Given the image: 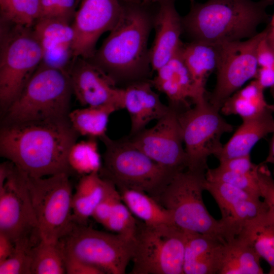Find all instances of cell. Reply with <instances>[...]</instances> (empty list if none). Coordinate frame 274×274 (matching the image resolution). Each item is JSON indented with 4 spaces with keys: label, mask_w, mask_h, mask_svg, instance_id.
I'll list each match as a JSON object with an SVG mask.
<instances>
[{
    "label": "cell",
    "mask_w": 274,
    "mask_h": 274,
    "mask_svg": "<svg viewBox=\"0 0 274 274\" xmlns=\"http://www.w3.org/2000/svg\"><path fill=\"white\" fill-rule=\"evenodd\" d=\"M42 8V17L50 16L59 0H40Z\"/></svg>",
    "instance_id": "cell-43"
},
{
    "label": "cell",
    "mask_w": 274,
    "mask_h": 274,
    "mask_svg": "<svg viewBox=\"0 0 274 274\" xmlns=\"http://www.w3.org/2000/svg\"><path fill=\"white\" fill-rule=\"evenodd\" d=\"M206 171L186 169L176 174L155 199L167 210L175 225L183 230L210 234L225 242L235 236L204 205Z\"/></svg>",
    "instance_id": "cell-4"
},
{
    "label": "cell",
    "mask_w": 274,
    "mask_h": 274,
    "mask_svg": "<svg viewBox=\"0 0 274 274\" xmlns=\"http://www.w3.org/2000/svg\"><path fill=\"white\" fill-rule=\"evenodd\" d=\"M0 232L14 243L40 239L26 175L10 161L0 170Z\"/></svg>",
    "instance_id": "cell-12"
},
{
    "label": "cell",
    "mask_w": 274,
    "mask_h": 274,
    "mask_svg": "<svg viewBox=\"0 0 274 274\" xmlns=\"http://www.w3.org/2000/svg\"><path fill=\"white\" fill-rule=\"evenodd\" d=\"M68 20L56 17L40 18L32 27L43 54L41 64L69 75L74 61V32Z\"/></svg>",
    "instance_id": "cell-17"
},
{
    "label": "cell",
    "mask_w": 274,
    "mask_h": 274,
    "mask_svg": "<svg viewBox=\"0 0 274 274\" xmlns=\"http://www.w3.org/2000/svg\"><path fill=\"white\" fill-rule=\"evenodd\" d=\"M117 110L112 104L87 106L70 111L68 118L79 135L100 139L106 134L110 115Z\"/></svg>",
    "instance_id": "cell-30"
},
{
    "label": "cell",
    "mask_w": 274,
    "mask_h": 274,
    "mask_svg": "<svg viewBox=\"0 0 274 274\" xmlns=\"http://www.w3.org/2000/svg\"><path fill=\"white\" fill-rule=\"evenodd\" d=\"M63 273L64 255L58 242L40 239L31 249L30 274Z\"/></svg>",
    "instance_id": "cell-31"
},
{
    "label": "cell",
    "mask_w": 274,
    "mask_h": 274,
    "mask_svg": "<svg viewBox=\"0 0 274 274\" xmlns=\"http://www.w3.org/2000/svg\"><path fill=\"white\" fill-rule=\"evenodd\" d=\"M130 274H184L185 231L139 221Z\"/></svg>",
    "instance_id": "cell-9"
},
{
    "label": "cell",
    "mask_w": 274,
    "mask_h": 274,
    "mask_svg": "<svg viewBox=\"0 0 274 274\" xmlns=\"http://www.w3.org/2000/svg\"><path fill=\"white\" fill-rule=\"evenodd\" d=\"M208 191L219 207L221 220L235 236L246 224L269 209L261 197L226 183L213 182Z\"/></svg>",
    "instance_id": "cell-18"
},
{
    "label": "cell",
    "mask_w": 274,
    "mask_h": 274,
    "mask_svg": "<svg viewBox=\"0 0 274 274\" xmlns=\"http://www.w3.org/2000/svg\"><path fill=\"white\" fill-rule=\"evenodd\" d=\"M264 90L256 79L252 80L226 100L220 113L225 116H239L242 120L260 115L270 106L265 99Z\"/></svg>",
    "instance_id": "cell-28"
},
{
    "label": "cell",
    "mask_w": 274,
    "mask_h": 274,
    "mask_svg": "<svg viewBox=\"0 0 274 274\" xmlns=\"http://www.w3.org/2000/svg\"><path fill=\"white\" fill-rule=\"evenodd\" d=\"M81 1L72 23L75 59L93 58L99 38L103 33L113 29L123 10L119 0Z\"/></svg>",
    "instance_id": "cell-15"
},
{
    "label": "cell",
    "mask_w": 274,
    "mask_h": 274,
    "mask_svg": "<svg viewBox=\"0 0 274 274\" xmlns=\"http://www.w3.org/2000/svg\"><path fill=\"white\" fill-rule=\"evenodd\" d=\"M69 77L73 93L82 106L112 104L123 109L122 88L116 87L115 81L95 63L76 58Z\"/></svg>",
    "instance_id": "cell-16"
},
{
    "label": "cell",
    "mask_w": 274,
    "mask_h": 274,
    "mask_svg": "<svg viewBox=\"0 0 274 274\" xmlns=\"http://www.w3.org/2000/svg\"><path fill=\"white\" fill-rule=\"evenodd\" d=\"M139 221L121 199L102 226L113 233L134 238Z\"/></svg>",
    "instance_id": "cell-36"
},
{
    "label": "cell",
    "mask_w": 274,
    "mask_h": 274,
    "mask_svg": "<svg viewBox=\"0 0 274 274\" xmlns=\"http://www.w3.org/2000/svg\"><path fill=\"white\" fill-rule=\"evenodd\" d=\"M248 243L274 274V211L269 209L246 224L237 235Z\"/></svg>",
    "instance_id": "cell-26"
},
{
    "label": "cell",
    "mask_w": 274,
    "mask_h": 274,
    "mask_svg": "<svg viewBox=\"0 0 274 274\" xmlns=\"http://www.w3.org/2000/svg\"><path fill=\"white\" fill-rule=\"evenodd\" d=\"M155 35L149 50L151 66L157 71L178 52L182 46V18L174 0H161L154 21Z\"/></svg>",
    "instance_id": "cell-19"
},
{
    "label": "cell",
    "mask_w": 274,
    "mask_h": 274,
    "mask_svg": "<svg viewBox=\"0 0 274 274\" xmlns=\"http://www.w3.org/2000/svg\"><path fill=\"white\" fill-rule=\"evenodd\" d=\"M185 231L184 274L218 273L225 242L214 235Z\"/></svg>",
    "instance_id": "cell-22"
},
{
    "label": "cell",
    "mask_w": 274,
    "mask_h": 274,
    "mask_svg": "<svg viewBox=\"0 0 274 274\" xmlns=\"http://www.w3.org/2000/svg\"><path fill=\"white\" fill-rule=\"evenodd\" d=\"M152 87L151 82L143 80L122 88L123 109L126 110L130 119V136L145 129L148 123L158 120L170 110Z\"/></svg>",
    "instance_id": "cell-20"
},
{
    "label": "cell",
    "mask_w": 274,
    "mask_h": 274,
    "mask_svg": "<svg viewBox=\"0 0 274 274\" xmlns=\"http://www.w3.org/2000/svg\"><path fill=\"white\" fill-rule=\"evenodd\" d=\"M111 183L110 181L102 178L99 172L82 176L73 195V221L86 224L95 208L105 196Z\"/></svg>",
    "instance_id": "cell-25"
},
{
    "label": "cell",
    "mask_w": 274,
    "mask_h": 274,
    "mask_svg": "<svg viewBox=\"0 0 274 274\" xmlns=\"http://www.w3.org/2000/svg\"><path fill=\"white\" fill-rule=\"evenodd\" d=\"M121 200L132 214L149 226L175 225L169 212L155 198L140 190L118 189Z\"/></svg>",
    "instance_id": "cell-29"
},
{
    "label": "cell",
    "mask_w": 274,
    "mask_h": 274,
    "mask_svg": "<svg viewBox=\"0 0 274 274\" xmlns=\"http://www.w3.org/2000/svg\"><path fill=\"white\" fill-rule=\"evenodd\" d=\"M151 19L143 9L123 7L117 24L93 57L116 82L146 80L150 64L148 41Z\"/></svg>",
    "instance_id": "cell-3"
},
{
    "label": "cell",
    "mask_w": 274,
    "mask_h": 274,
    "mask_svg": "<svg viewBox=\"0 0 274 274\" xmlns=\"http://www.w3.org/2000/svg\"><path fill=\"white\" fill-rule=\"evenodd\" d=\"M105 145L99 172L117 189L143 191L154 198L176 175L132 145L125 138L114 140L107 135L100 139Z\"/></svg>",
    "instance_id": "cell-6"
},
{
    "label": "cell",
    "mask_w": 274,
    "mask_h": 274,
    "mask_svg": "<svg viewBox=\"0 0 274 274\" xmlns=\"http://www.w3.org/2000/svg\"><path fill=\"white\" fill-rule=\"evenodd\" d=\"M12 26L3 31L1 42L0 105L4 112L20 93L43 58L32 27Z\"/></svg>",
    "instance_id": "cell-8"
},
{
    "label": "cell",
    "mask_w": 274,
    "mask_h": 274,
    "mask_svg": "<svg viewBox=\"0 0 274 274\" xmlns=\"http://www.w3.org/2000/svg\"><path fill=\"white\" fill-rule=\"evenodd\" d=\"M156 72V75L151 82L153 86L166 96L168 106L178 113L191 108L190 102L194 104L195 94L189 72L182 56L181 47L173 58Z\"/></svg>",
    "instance_id": "cell-21"
},
{
    "label": "cell",
    "mask_w": 274,
    "mask_h": 274,
    "mask_svg": "<svg viewBox=\"0 0 274 274\" xmlns=\"http://www.w3.org/2000/svg\"><path fill=\"white\" fill-rule=\"evenodd\" d=\"M121 199L117 188L111 182L105 196L95 208L92 217L97 222L103 225L109 217L116 203Z\"/></svg>",
    "instance_id": "cell-37"
},
{
    "label": "cell",
    "mask_w": 274,
    "mask_h": 274,
    "mask_svg": "<svg viewBox=\"0 0 274 274\" xmlns=\"http://www.w3.org/2000/svg\"><path fill=\"white\" fill-rule=\"evenodd\" d=\"M257 174L262 198L274 211V179L266 163L258 164Z\"/></svg>",
    "instance_id": "cell-38"
},
{
    "label": "cell",
    "mask_w": 274,
    "mask_h": 274,
    "mask_svg": "<svg viewBox=\"0 0 274 274\" xmlns=\"http://www.w3.org/2000/svg\"><path fill=\"white\" fill-rule=\"evenodd\" d=\"M181 54L193 83L195 105L207 99L206 85L209 77L216 69L218 45L197 41L183 43Z\"/></svg>",
    "instance_id": "cell-24"
},
{
    "label": "cell",
    "mask_w": 274,
    "mask_h": 274,
    "mask_svg": "<svg viewBox=\"0 0 274 274\" xmlns=\"http://www.w3.org/2000/svg\"><path fill=\"white\" fill-rule=\"evenodd\" d=\"M58 243L64 253L108 274L125 273L135 247L134 238L97 230L74 221Z\"/></svg>",
    "instance_id": "cell-7"
},
{
    "label": "cell",
    "mask_w": 274,
    "mask_h": 274,
    "mask_svg": "<svg viewBox=\"0 0 274 274\" xmlns=\"http://www.w3.org/2000/svg\"><path fill=\"white\" fill-rule=\"evenodd\" d=\"M229 141L215 156L219 161L250 155L255 145L274 130V115L270 108L260 115L243 120Z\"/></svg>",
    "instance_id": "cell-23"
},
{
    "label": "cell",
    "mask_w": 274,
    "mask_h": 274,
    "mask_svg": "<svg viewBox=\"0 0 274 274\" xmlns=\"http://www.w3.org/2000/svg\"><path fill=\"white\" fill-rule=\"evenodd\" d=\"M14 250V243L7 235L0 232V262L9 258Z\"/></svg>",
    "instance_id": "cell-42"
},
{
    "label": "cell",
    "mask_w": 274,
    "mask_h": 274,
    "mask_svg": "<svg viewBox=\"0 0 274 274\" xmlns=\"http://www.w3.org/2000/svg\"><path fill=\"white\" fill-rule=\"evenodd\" d=\"M72 94L68 75L41 64L5 112L4 124L68 118Z\"/></svg>",
    "instance_id": "cell-5"
},
{
    "label": "cell",
    "mask_w": 274,
    "mask_h": 274,
    "mask_svg": "<svg viewBox=\"0 0 274 274\" xmlns=\"http://www.w3.org/2000/svg\"><path fill=\"white\" fill-rule=\"evenodd\" d=\"M265 29L266 32L265 40L267 44L274 49V13Z\"/></svg>",
    "instance_id": "cell-44"
},
{
    "label": "cell",
    "mask_w": 274,
    "mask_h": 274,
    "mask_svg": "<svg viewBox=\"0 0 274 274\" xmlns=\"http://www.w3.org/2000/svg\"><path fill=\"white\" fill-rule=\"evenodd\" d=\"M273 174H274V169H273Z\"/></svg>",
    "instance_id": "cell-48"
},
{
    "label": "cell",
    "mask_w": 274,
    "mask_h": 274,
    "mask_svg": "<svg viewBox=\"0 0 274 274\" xmlns=\"http://www.w3.org/2000/svg\"><path fill=\"white\" fill-rule=\"evenodd\" d=\"M271 107L274 115V104H271ZM271 134L272 136L269 142L268 155L265 160L262 162L266 164L270 163L274 165V130Z\"/></svg>",
    "instance_id": "cell-45"
},
{
    "label": "cell",
    "mask_w": 274,
    "mask_h": 274,
    "mask_svg": "<svg viewBox=\"0 0 274 274\" xmlns=\"http://www.w3.org/2000/svg\"><path fill=\"white\" fill-rule=\"evenodd\" d=\"M259 256L253 248L239 236L224 244L218 274H262Z\"/></svg>",
    "instance_id": "cell-27"
},
{
    "label": "cell",
    "mask_w": 274,
    "mask_h": 274,
    "mask_svg": "<svg viewBox=\"0 0 274 274\" xmlns=\"http://www.w3.org/2000/svg\"><path fill=\"white\" fill-rule=\"evenodd\" d=\"M38 242L23 240L15 243V250L0 262V274H30L32 248Z\"/></svg>",
    "instance_id": "cell-35"
},
{
    "label": "cell",
    "mask_w": 274,
    "mask_h": 274,
    "mask_svg": "<svg viewBox=\"0 0 274 274\" xmlns=\"http://www.w3.org/2000/svg\"><path fill=\"white\" fill-rule=\"evenodd\" d=\"M218 166L231 171L251 174L257 172L258 164L253 163L249 155L220 160Z\"/></svg>",
    "instance_id": "cell-39"
},
{
    "label": "cell",
    "mask_w": 274,
    "mask_h": 274,
    "mask_svg": "<svg viewBox=\"0 0 274 274\" xmlns=\"http://www.w3.org/2000/svg\"><path fill=\"white\" fill-rule=\"evenodd\" d=\"M178 113L188 168L206 171L208 159L221 150L222 136L233 131V126L222 117L220 111L208 99Z\"/></svg>",
    "instance_id": "cell-11"
},
{
    "label": "cell",
    "mask_w": 274,
    "mask_h": 274,
    "mask_svg": "<svg viewBox=\"0 0 274 274\" xmlns=\"http://www.w3.org/2000/svg\"><path fill=\"white\" fill-rule=\"evenodd\" d=\"M64 253V252H63ZM65 273L105 274L98 268L67 254L64 253Z\"/></svg>",
    "instance_id": "cell-40"
},
{
    "label": "cell",
    "mask_w": 274,
    "mask_h": 274,
    "mask_svg": "<svg viewBox=\"0 0 274 274\" xmlns=\"http://www.w3.org/2000/svg\"><path fill=\"white\" fill-rule=\"evenodd\" d=\"M126 1H133V0H126Z\"/></svg>",
    "instance_id": "cell-47"
},
{
    "label": "cell",
    "mask_w": 274,
    "mask_h": 274,
    "mask_svg": "<svg viewBox=\"0 0 274 274\" xmlns=\"http://www.w3.org/2000/svg\"><path fill=\"white\" fill-rule=\"evenodd\" d=\"M126 139L158 164L176 175L188 168L178 112L169 111L152 127Z\"/></svg>",
    "instance_id": "cell-14"
},
{
    "label": "cell",
    "mask_w": 274,
    "mask_h": 274,
    "mask_svg": "<svg viewBox=\"0 0 274 274\" xmlns=\"http://www.w3.org/2000/svg\"><path fill=\"white\" fill-rule=\"evenodd\" d=\"M96 139L88 138L86 140L77 141L72 146L67 156L68 164L71 171L81 176L99 172L102 159Z\"/></svg>",
    "instance_id": "cell-32"
},
{
    "label": "cell",
    "mask_w": 274,
    "mask_h": 274,
    "mask_svg": "<svg viewBox=\"0 0 274 274\" xmlns=\"http://www.w3.org/2000/svg\"><path fill=\"white\" fill-rule=\"evenodd\" d=\"M274 0H207L192 5L183 18V30L192 41L213 45L250 39L268 23Z\"/></svg>",
    "instance_id": "cell-2"
},
{
    "label": "cell",
    "mask_w": 274,
    "mask_h": 274,
    "mask_svg": "<svg viewBox=\"0 0 274 274\" xmlns=\"http://www.w3.org/2000/svg\"><path fill=\"white\" fill-rule=\"evenodd\" d=\"M77 0H59L52 13L49 17L63 18L69 21L74 18Z\"/></svg>",
    "instance_id": "cell-41"
},
{
    "label": "cell",
    "mask_w": 274,
    "mask_h": 274,
    "mask_svg": "<svg viewBox=\"0 0 274 274\" xmlns=\"http://www.w3.org/2000/svg\"><path fill=\"white\" fill-rule=\"evenodd\" d=\"M26 180L40 239L58 242L73 222V194L69 174L41 178L26 175Z\"/></svg>",
    "instance_id": "cell-10"
},
{
    "label": "cell",
    "mask_w": 274,
    "mask_h": 274,
    "mask_svg": "<svg viewBox=\"0 0 274 274\" xmlns=\"http://www.w3.org/2000/svg\"><path fill=\"white\" fill-rule=\"evenodd\" d=\"M82 0H77V5H78L80 2H81Z\"/></svg>",
    "instance_id": "cell-46"
},
{
    "label": "cell",
    "mask_w": 274,
    "mask_h": 274,
    "mask_svg": "<svg viewBox=\"0 0 274 274\" xmlns=\"http://www.w3.org/2000/svg\"><path fill=\"white\" fill-rule=\"evenodd\" d=\"M0 11L3 22L28 28L42 16L40 0H7Z\"/></svg>",
    "instance_id": "cell-33"
},
{
    "label": "cell",
    "mask_w": 274,
    "mask_h": 274,
    "mask_svg": "<svg viewBox=\"0 0 274 274\" xmlns=\"http://www.w3.org/2000/svg\"><path fill=\"white\" fill-rule=\"evenodd\" d=\"M79 136L68 118L4 124L0 154L30 177L69 174L68 153Z\"/></svg>",
    "instance_id": "cell-1"
},
{
    "label": "cell",
    "mask_w": 274,
    "mask_h": 274,
    "mask_svg": "<svg viewBox=\"0 0 274 274\" xmlns=\"http://www.w3.org/2000/svg\"><path fill=\"white\" fill-rule=\"evenodd\" d=\"M265 32L264 29L250 39L217 45L216 84L207 95L209 103L217 110L248 81L255 79L258 69L257 50Z\"/></svg>",
    "instance_id": "cell-13"
},
{
    "label": "cell",
    "mask_w": 274,
    "mask_h": 274,
    "mask_svg": "<svg viewBox=\"0 0 274 274\" xmlns=\"http://www.w3.org/2000/svg\"><path fill=\"white\" fill-rule=\"evenodd\" d=\"M206 178L209 181L229 184L262 198L257 170L254 173L243 174L225 169L218 166L214 168H208L206 172Z\"/></svg>",
    "instance_id": "cell-34"
}]
</instances>
